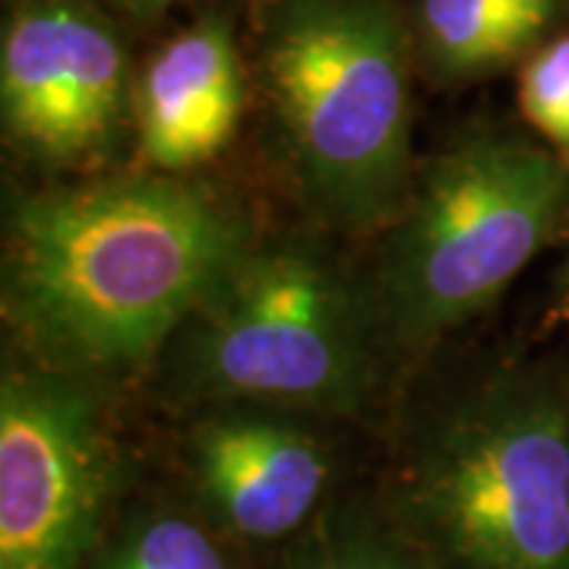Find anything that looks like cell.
<instances>
[{
	"mask_svg": "<svg viewBox=\"0 0 569 569\" xmlns=\"http://www.w3.org/2000/svg\"><path fill=\"white\" fill-rule=\"evenodd\" d=\"M127 108V58L114 29L77 0H36L7 22L0 111L7 137L51 164L92 162Z\"/></svg>",
	"mask_w": 569,
	"mask_h": 569,
	"instance_id": "obj_7",
	"label": "cell"
},
{
	"mask_svg": "<svg viewBox=\"0 0 569 569\" xmlns=\"http://www.w3.org/2000/svg\"><path fill=\"white\" fill-rule=\"evenodd\" d=\"M244 73L228 22L206 17L159 48L137 92L146 162L162 174L209 162L234 137Z\"/></svg>",
	"mask_w": 569,
	"mask_h": 569,
	"instance_id": "obj_9",
	"label": "cell"
},
{
	"mask_svg": "<svg viewBox=\"0 0 569 569\" xmlns=\"http://www.w3.org/2000/svg\"><path fill=\"white\" fill-rule=\"evenodd\" d=\"M183 497L241 550H279L332 497V456L291 411L228 402L183 443Z\"/></svg>",
	"mask_w": 569,
	"mask_h": 569,
	"instance_id": "obj_8",
	"label": "cell"
},
{
	"mask_svg": "<svg viewBox=\"0 0 569 569\" xmlns=\"http://www.w3.org/2000/svg\"><path fill=\"white\" fill-rule=\"evenodd\" d=\"M519 108L541 142L569 159V36L535 48L522 67Z\"/></svg>",
	"mask_w": 569,
	"mask_h": 569,
	"instance_id": "obj_13",
	"label": "cell"
},
{
	"mask_svg": "<svg viewBox=\"0 0 569 569\" xmlns=\"http://www.w3.org/2000/svg\"><path fill=\"white\" fill-rule=\"evenodd\" d=\"M553 247H560V263L553 269V310H557V317H563L569 323V209L563 228H560V238Z\"/></svg>",
	"mask_w": 569,
	"mask_h": 569,
	"instance_id": "obj_14",
	"label": "cell"
},
{
	"mask_svg": "<svg viewBox=\"0 0 569 569\" xmlns=\"http://www.w3.org/2000/svg\"><path fill=\"white\" fill-rule=\"evenodd\" d=\"M123 3H130V7H162L168 0H123Z\"/></svg>",
	"mask_w": 569,
	"mask_h": 569,
	"instance_id": "obj_15",
	"label": "cell"
},
{
	"mask_svg": "<svg viewBox=\"0 0 569 569\" xmlns=\"http://www.w3.org/2000/svg\"><path fill=\"white\" fill-rule=\"evenodd\" d=\"M377 497L437 569H569V365L516 361L466 389Z\"/></svg>",
	"mask_w": 569,
	"mask_h": 569,
	"instance_id": "obj_2",
	"label": "cell"
},
{
	"mask_svg": "<svg viewBox=\"0 0 569 569\" xmlns=\"http://www.w3.org/2000/svg\"><path fill=\"white\" fill-rule=\"evenodd\" d=\"M263 73L307 209L339 231L389 224L415 178L399 13L387 0H276Z\"/></svg>",
	"mask_w": 569,
	"mask_h": 569,
	"instance_id": "obj_3",
	"label": "cell"
},
{
	"mask_svg": "<svg viewBox=\"0 0 569 569\" xmlns=\"http://www.w3.org/2000/svg\"><path fill=\"white\" fill-rule=\"evenodd\" d=\"M187 497L152 500L114 519L89 569H253Z\"/></svg>",
	"mask_w": 569,
	"mask_h": 569,
	"instance_id": "obj_12",
	"label": "cell"
},
{
	"mask_svg": "<svg viewBox=\"0 0 569 569\" xmlns=\"http://www.w3.org/2000/svg\"><path fill=\"white\" fill-rule=\"evenodd\" d=\"M250 231L193 183L152 174L17 197L3 238V317L63 373H111L164 348Z\"/></svg>",
	"mask_w": 569,
	"mask_h": 569,
	"instance_id": "obj_1",
	"label": "cell"
},
{
	"mask_svg": "<svg viewBox=\"0 0 569 569\" xmlns=\"http://www.w3.org/2000/svg\"><path fill=\"white\" fill-rule=\"evenodd\" d=\"M253 569H437L377 490L336 497L295 541Z\"/></svg>",
	"mask_w": 569,
	"mask_h": 569,
	"instance_id": "obj_11",
	"label": "cell"
},
{
	"mask_svg": "<svg viewBox=\"0 0 569 569\" xmlns=\"http://www.w3.org/2000/svg\"><path fill=\"white\" fill-rule=\"evenodd\" d=\"M557 13L560 0H421V39L443 77L471 80L531 51Z\"/></svg>",
	"mask_w": 569,
	"mask_h": 569,
	"instance_id": "obj_10",
	"label": "cell"
},
{
	"mask_svg": "<svg viewBox=\"0 0 569 569\" xmlns=\"http://www.w3.org/2000/svg\"><path fill=\"white\" fill-rule=\"evenodd\" d=\"M569 209V159L548 142L481 133L411 178L387 224L370 305L380 339L406 351L493 307L557 244Z\"/></svg>",
	"mask_w": 569,
	"mask_h": 569,
	"instance_id": "obj_4",
	"label": "cell"
},
{
	"mask_svg": "<svg viewBox=\"0 0 569 569\" xmlns=\"http://www.w3.org/2000/svg\"><path fill=\"white\" fill-rule=\"evenodd\" d=\"M370 291L295 244L250 247L178 329L174 387L216 406L351 411L373 383Z\"/></svg>",
	"mask_w": 569,
	"mask_h": 569,
	"instance_id": "obj_5",
	"label": "cell"
},
{
	"mask_svg": "<svg viewBox=\"0 0 569 569\" xmlns=\"http://www.w3.org/2000/svg\"><path fill=\"white\" fill-rule=\"evenodd\" d=\"M121 466L77 373L13 367L0 383V569H89L114 526Z\"/></svg>",
	"mask_w": 569,
	"mask_h": 569,
	"instance_id": "obj_6",
	"label": "cell"
}]
</instances>
